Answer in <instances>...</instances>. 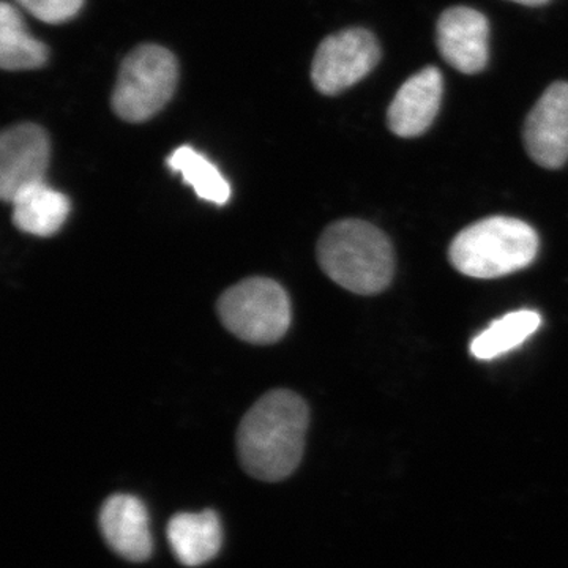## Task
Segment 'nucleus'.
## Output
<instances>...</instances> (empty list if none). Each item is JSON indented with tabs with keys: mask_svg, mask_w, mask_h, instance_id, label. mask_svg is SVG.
<instances>
[{
	"mask_svg": "<svg viewBox=\"0 0 568 568\" xmlns=\"http://www.w3.org/2000/svg\"><path fill=\"white\" fill-rule=\"evenodd\" d=\"M166 163L173 173L182 175L183 182L192 186L201 200L215 205H224L231 200V185L222 171L192 145L175 149Z\"/></svg>",
	"mask_w": 568,
	"mask_h": 568,
	"instance_id": "obj_16",
	"label": "nucleus"
},
{
	"mask_svg": "<svg viewBox=\"0 0 568 568\" xmlns=\"http://www.w3.org/2000/svg\"><path fill=\"white\" fill-rule=\"evenodd\" d=\"M541 325V316L534 310H518L493 321L470 343V354L478 361H495L525 345Z\"/></svg>",
	"mask_w": 568,
	"mask_h": 568,
	"instance_id": "obj_15",
	"label": "nucleus"
},
{
	"mask_svg": "<svg viewBox=\"0 0 568 568\" xmlns=\"http://www.w3.org/2000/svg\"><path fill=\"white\" fill-rule=\"evenodd\" d=\"M21 9L48 24H62L73 20L84 0H14Z\"/></svg>",
	"mask_w": 568,
	"mask_h": 568,
	"instance_id": "obj_17",
	"label": "nucleus"
},
{
	"mask_svg": "<svg viewBox=\"0 0 568 568\" xmlns=\"http://www.w3.org/2000/svg\"><path fill=\"white\" fill-rule=\"evenodd\" d=\"M310 409L301 395L272 390L257 399L237 429V452L250 476L282 481L301 465Z\"/></svg>",
	"mask_w": 568,
	"mask_h": 568,
	"instance_id": "obj_1",
	"label": "nucleus"
},
{
	"mask_svg": "<svg viewBox=\"0 0 568 568\" xmlns=\"http://www.w3.org/2000/svg\"><path fill=\"white\" fill-rule=\"evenodd\" d=\"M100 529L112 551L130 562H144L152 556L153 541L149 511L140 497L114 495L104 500Z\"/></svg>",
	"mask_w": 568,
	"mask_h": 568,
	"instance_id": "obj_11",
	"label": "nucleus"
},
{
	"mask_svg": "<svg viewBox=\"0 0 568 568\" xmlns=\"http://www.w3.org/2000/svg\"><path fill=\"white\" fill-rule=\"evenodd\" d=\"M50 58L48 48L32 37L17 7L2 2L0 7V65L3 70H36Z\"/></svg>",
	"mask_w": 568,
	"mask_h": 568,
	"instance_id": "obj_14",
	"label": "nucleus"
},
{
	"mask_svg": "<svg viewBox=\"0 0 568 568\" xmlns=\"http://www.w3.org/2000/svg\"><path fill=\"white\" fill-rule=\"evenodd\" d=\"M523 138L538 166L559 170L568 162V82L549 85L529 112Z\"/></svg>",
	"mask_w": 568,
	"mask_h": 568,
	"instance_id": "obj_8",
	"label": "nucleus"
},
{
	"mask_svg": "<svg viewBox=\"0 0 568 568\" xmlns=\"http://www.w3.org/2000/svg\"><path fill=\"white\" fill-rule=\"evenodd\" d=\"M179 65L173 52L159 44H142L130 52L112 91V111L130 123L149 121L173 99Z\"/></svg>",
	"mask_w": 568,
	"mask_h": 568,
	"instance_id": "obj_4",
	"label": "nucleus"
},
{
	"mask_svg": "<svg viewBox=\"0 0 568 568\" xmlns=\"http://www.w3.org/2000/svg\"><path fill=\"white\" fill-rule=\"evenodd\" d=\"M511 2L521 3V6L538 7L548 3L549 0H511Z\"/></svg>",
	"mask_w": 568,
	"mask_h": 568,
	"instance_id": "obj_18",
	"label": "nucleus"
},
{
	"mask_svg": "<svg viewBox=\"0 0 568 568\" xmlns=\"http://www.w3.org/2000/svg\"><path fill=\"white\" fill-rule=\"evenodd\" d=\"M444 80L436 67H426L396 92L387 111L390 132L399 138H417L435 122L443 102Z\"/></svg>",
	"mask_w": 568,
	"mask_h": 568,
	"instance_id": "obj_10",
	"label": "nucleus"
},
{
	"mask_svg": "<svg viewBox=\"0 0 568 568\" xmlns=\"http://www.w3.org/2000/svg\"><path fill=\"white\" fill-rule=\"evenodd\" d=\"M50 136L36 123L10 126L0 138V196L6 203L29 186L47 182Z\"/></svg>",
	"mask_w": 568,
	"mask_h": 568,
	"instance_id": "obj_7",
	"label": "nucleus"
},
{
	"mask_svg": "<svg viewBox=\"0 0 568 568\" xmlns=\"http://www.w3.org/2000/svg\"><path fill=\"white\" fill-rule=\"evenodd\" d=\"M224 327L253 345H272L286 335L293 320L282 284L263 276L246 278L224 291L216 304Z\"/></svg>",
	"mask_w": 568,
	"mask_h": 568,
	"instance_id": "obj_5",
	"label": "nucleus"
},
{
	"mask_svg": "<svg viewBox=\"0 0 568 568\" xmlns=\"http://www.w3.org/2000/svg\"><path fill=\"white\" fill-rule=\"evenodd\" d=\"M168 540L183 566H203L215 558L222 548V521L213 510L174 515L168 523Z\"/></svg>",
	"mask_w": 568,
	"mask_h": 568,
	"instance_id": "obj_12",
	"label": "nucleus"
},
{
	"mask_svg": "<svg viewBox=\"0 0 568 568\" xmlns=\"http://www.w3.org/2000/svg\"><path fill=\"white\" fill-rule=\"evenodd\" d=\"M317 261L332 282L354 294L383 293L394 278V246L379 227L362 220L331 224L317 242Z\"/></svg>",
	"mask_w": 568,
	"mask_h": 568,
	"instance_id": "obj_2",
	"label": "nucleus"
},
{
	"mask_svg": "<svg viewBox=\"0 0 568 568\" xmlns=\"http://www.w3.org/2000/svg\"><path fill=\"white\" fill-rule=\"evenodd\" d=\"M381 59L376 37L366 29H346L327 37L313 59L312 80L324 95L353 88L368 77Z\"/></svg>",
	"mask_w": 568,
	"mask_h": 568,
	"instance_id": "obj_6",
	"label": "nucleus"
},
{
	"mask_svg": "<svg viewBox=\"0 0 568 568\" xmlns=\"http://www.w3.org/2000/svg\"><path fill=\"white\" fill-rule=\"evenodd\" d=\"M538 246V234L530 224L511 216H489L454 239L448 260L459 274L470 278H499L529 267Z\"/></svg>",
	"mask_w": 568,
	"mask_h": 568,
	"instance_id": "obj_3",
	"label": "nucleus"
},
{
	"mask_svg": "<svg viewBox=\"0 0 568 568\" xmlns=\"http://www.w3.org/2000/svg\"><path fill=\"white\" fill-rule=\"evenodd\" d=\"M14 226L22 233L37 237L58 234L69 219L71 204L65 194L52 189L47 182L29 186L13 201Z\"/></svg>",
	"mask_w": 568,
	"mask_h": 568,
	"instance_id": "obj_13",
	"label": "nucleus"
},
{
	"mask_svg": "<svg viewBox=\"0 0 568 568\" xmlns=\"http://www.w3.org/2000/svg\"><path fill=\"white\" fill-rule=\"evenodd\" d=\"M437 48L448 65L459 73L476 74L489 59V24L480 11L454 7L440 14L436 28Z\"/></svg>",
	"mask_w": 568,
	"mask_h": 568,
	"instance_id": "obj_9",
	"label": "nucleus"
}]
</instances>
